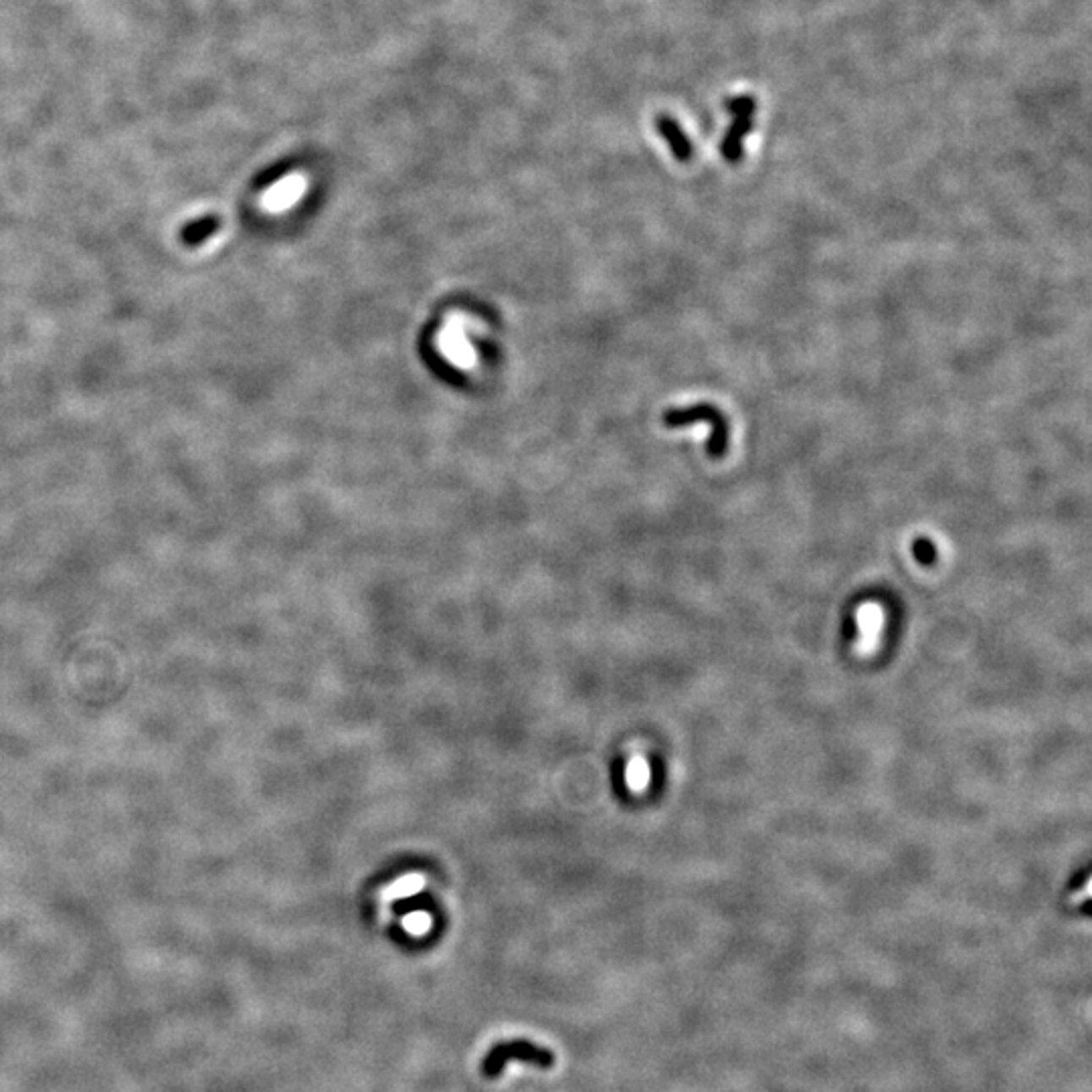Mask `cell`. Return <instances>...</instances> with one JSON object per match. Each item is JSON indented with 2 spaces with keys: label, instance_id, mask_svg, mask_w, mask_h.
<instances>
[{
  "label": "cell",
  "instance_id": "6da1fadb",
  "mask_svg": "<svg viewBox=\"0 0 1092 1092\" xmlns=\"http://www.w3.org/2000/svg\"><path fill=\"white\" fill-rule=\"evenodd\" d=\"M696 423L712 427L711 439L706 443L708 458H724V453L728 449V421L721 409L711 405V403H696L692 407L670 409V411L664 413V425L670 429L696 425Z\"/></svg>",
  "mask_w": 1092,
  "mask_h": 1092
},
{
  "label": "cell",
  "instance_id": "7a4b0ae2",
  "mask_svg": "<svg viewBox=\"0 0 1092 1092\" xmlns=\"http://www.w3.org/2000/svg\"><path fill=\"white\" fill-rule=\"evenodd\" d=\"M514 1060L532 1064L542 1070L552 1068L557 1062L555 1054L548 1048L536 1046V1044L528 1042V1040H512V1042H502L490 1050V1054L481 1062V1073H484L486 1078H496L506 1068V1064L514 1062Z\"/></svg>",
  "mask_w": 1092,
  "mask_h": 1092
},
{
  "label": "cell",
  "instance_id": "3957f363",
  "mask_svg": "<svg viewBox=\"0 0 1092 1092\" xmlns=\"http://www.w3.org/2000/svg\"><path fill=\"white\" fill-rule=\"evenodd\" d=\"M728 112H731L733 122L728 126L727 134L721 140V154L728 164H737L743 160L744 154V138L753 132L755 128V112H757V102L753 96H733L727 102Z\"/></svg>",
  "mask_w": 1092,
  "mask_h": 1092
},
{
  "label": "cell",
  "instance_id": "277c9868",
  "mask_svg": "<svg viewBox=\"0 0 1092 1092\" xmlns=\"http://www.w3.org/2000/svg\"><path fill=\"white\" fill-rule=\"evenodd\" d=\"M654 123L657 134L666 140L667 148L674 154L678 162H690L692 156H694V144H692L690 136L684 132V128L680 126V122L676 118L667 116V113H660Z\"/></svg>",
  "mask_w": 1092,
  "mask_h": 1092
},
{
  "label": "cell",
  "instance_id": "5b68a950",
  "mask_svg": "<svg viewBox=\"0 0 1092 1092\" xmlns=\"http://www.w3.org/2000/svg\"><path fill=\"white\" fill-rule=\"evenodd\" d=\"M856 628H858V651L866 654V651L874 650V644H876L880 638V631L884 628V613L880 612L876 605H868V607H862L860 613H858L856 619Z\"/></svg>",
  "mask_w": 1092,
  "mask_h": 1092
},
{
  "label": "cell",
  "instance_id": "8992f818",
  "mask_svg": "<svg viewBox=\"0 0 1092 1092\" xmlns=\"http://www.w3.org/2000/svg\"><path fill=\"white\" fill-rule=\"evenodd\" d=\"M423 880L421 874H407V876L398 878L397 882H392L389 888H385L382 892V898L385 900H397V898H409L413 894H417L419 890L423 888Z\"/></svg>",
  "mask_w": 1092,
  "mask_h": 1092
},
{
  "label": "cell",
  "instance_id": "52a82bcc",
  "mask_svg": "<svg viewBox=\"0 0 1092 1092\" xmlns=\"http://www.w3.org/2000/svg\"><path fill=\"white\" fill-rule=\"evenodd\" d=\"M625 777H628L629 789L644 791L645 787H648V783H650L648 760H645L644 757H634V759H631L629 765H628V773H625Z\"/></svg>",
  "mask_w": 1092,
  "mask_h": 1092
},
{
  "label": "cell",
  "instance_id": "ba28073f",
  "mask_svg": "<svg viewBox=\"0 0 1092 1092\" xmlns=\"http://www.w3.org/2000/svg\"><path fill=\"white\" fill-rule=\"evenodd\" d=\"M403 926H405L411 935H423L431 929V917H429L427 913H423V910H417V913L407 914V917L403 919Z\"/></svg>",
  "mask_w": 1092,
  "mask_h": 1092
},
{
  "label": "cell",
  "instance_id": "9c48e42d",
  "mask_svg": "<svg viewBox=\"0 0 1092 1092\" xmlns=\"http://www.w3.org/2000/svg\"><path fill=\"white\" fill-rule=\"evenodd\" d=\"M913 548H914V555H917L920 562L935 561V555H936L935 545L930 541H926V538H919V541L913 545Z\"/></svg>",
  "mask_w": 1092,
  "mask_h": 1092
},
{
  "label": "cell",
  "instance_id": "30bf717a",
  "mask_svg": "<svg viewBox=\"0 0 1092 1092\" xmlns=\"http://www.w3.org/2000/svg\"><path fill=\"white\" fill-rule=\"evenodd\" d=\"M215 229H217V222L213 219H205V221L196 222V225L190 227V229H189V239H200V237L205 239V237L211 235V233H213Z\"/></svg>",
  "mask_w": 1092,
  "mask_h": 1092
}]
</instances>
